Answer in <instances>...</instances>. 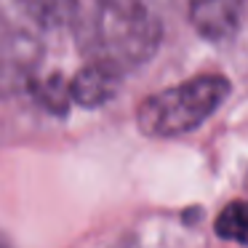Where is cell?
I'll use <instances>...</instances> for the list:
<instances>
[{"instance_id": "277c9868", "label": "cell", "mask_w": 248, "mask_h": 248, "mask_svg": "<svg viewBox=\"0 0 248 248\" xmlns=\"http://www.w3.org/2000/svg\"><path fill=\"white\" fill-rule=\"evenodd\" d=\"M240 6L243 0H189V16L203 38L221 40L237 27Z\"/></svg>"}, {"instance_id": "7a4b0ae2", "label": "cell", "mask_w": 248, "mask_h": 248, "mask_svg": "<svg viewBox=\"0 0 248 248\" xmlns=\"http://www.w3.org/2000/svg\"><path fill=\"white\" fill-rule=\"evenodd\" d=\"M91 30L96 59L120 70L150 59L160 43V19L144 0H99Z\"/></svg>"}, {"instance_id": "8992f818", "label": "cell", "mask_w": 248, "mask_h": 248, "mask_svg": "<svg viewBox=\"0 0 248 248\" xmlns=\"http://www.w3.org/2000/svg\"><path fill=\"white\" fill-rule=\"evenodd\" d=\"M78 11L75 0H35V16L43 24H67Z\"/></svg>"}, {"instance_id": "52a82bcc", "label": "cell", "mask_w": 248, "mask_h": 248, "mask_svg": "<svg viewBox=\"0 0 248 248\" xmlns=\"http://www.w3.org/2000/svg\"><path fill=\"white\" fill-rule=\"evenodd\" d=\"M0 248H11V246H8V243H6V240H0Z\"/></svg>"}, {"instance_id": "3957f363", "label": "cell", "mask_w": 248, "mask_h": 248, "mask_svg": "<svg viewBox=\"0 0 248 248\" xmlns=\"http://www.w3.org/2000/svg\"><path fill=\"white\" fill-rule=\"evenodd\" d=\"M120 86V67H115L107 59H93L88 67H83L70 83V99L80 107H102L104 102L115 96Z\"/></svg>"}, {"instance_id": "5b68a950", "label": "cell", "mask_w": 248, "mask_h": 248, "mask_svg": "<svg viewBox=\"0 0 248 248\" xmlns=\"http://www.w3.org/2000/svg\"><path fill=\"white\" fill-rule=\"evenodd\" d=\"M214 230L221 240H232V243H240V246H248V200H235V203L227 205L216 216Z\"/></svg>"}, {"instance_id": "6da1fadb", "label": "cell", "mask_w": 248, "mask_h": 248, "mask_svg": "<svg viewBox=\"0 0 248 248\" xmlns=\"http://www.w3.org/2000/svg\"><path fill=\"white\" fill-rule=\"evenodd\" d=\"M230 93V80L221 75H198L152 93L136 109L139 131L155 139H171L203 125Z\"/></svg>"}]
</instances>
